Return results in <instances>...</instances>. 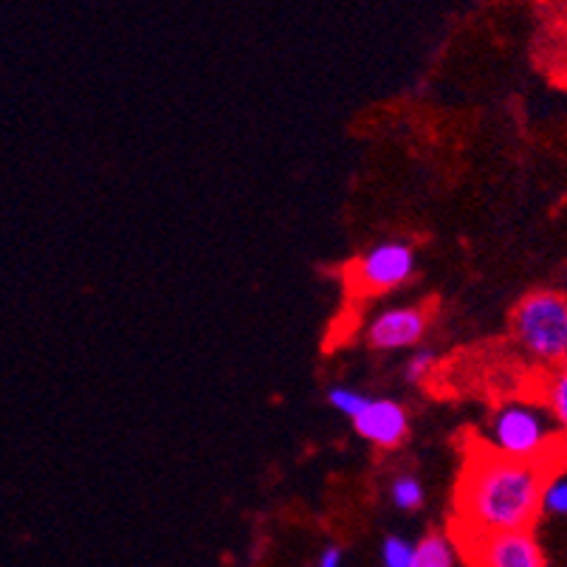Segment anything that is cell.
I'll list each match as a JSON object with an SVG mask.
<instances>
[{
	"instance_id": "14",
	"label": "cell",
	"mask_w": 567,
	"mask_h": 567,
	"mask_svg": "<svg viewBox=\"0 0 567 567\" xmlns=\"http://www.w3.org/2000/svg\"><path fill=\"white\" fill-rule=\"evenodd\" d=\"M432 368H435V353H432V350H421V353H415L410 362H406L404 379L410 381V384H417V381H424L426 375H430Z\"/></svg>"
},
{
	"instance_id": "9",
	"label": "cell",
	"mask_w": 567,
	"mask_h": 567,
	"mask_svg": "<svg viewBox=\"0 0 567 567\" xmlns=\"http://www.w3.org/2000/svg\"><path fill=\"white\" fill-rule=\"evenodd\" d=\"M457 548L450 536L430 534L415 545L412 567H455Z\"/></svg>"
},
{
	"instance_id": "15",
	"label": "cell",
	"mask_w": 567,
	"mask_h": 567,
	"mask_svg": "<svg viewBox=\"0 0 567 567\" xmlns=\"http://www.w3.org/2000/svg\"><path fill=\"white\" fill-rule=\"evenodd\" d=\"M317 567H342V550L339 548H324L322 556H319Z\"/></svg>"
},
{
	"instance_id": "11",
	"label": "cell",
	"mask_w": 567,
	"mask_h": 567,
	"mask_svg": "<svg viewBox=\"0 0 567 567\" xmlns=\"http://www.w3.org/2000/svg\"><path fill=\"white\" fill-rule=\"evenodd\" d=\"M328 401H331L333 410L342 412L344 417H350V421H353V417L364 410V404L370 401V395L359 393V390H353V386H333L331 393H328Z\"/></svg>"
},
{
	"instance_id": "6",
	"label": "cell",
	"mask_w": 567,
	"mask_h": 567,
	"mask_svg": "<svg viewBox=\"0 0 567 567\" xmlns=\"http://www.w3.org/2000/svg\"><path fill=\"white\" fill-rule=\"evenodd\" d=\"M426 333V313L415 306H399L381 311L368 324V342L375 350H404L421 342Z\"/></svg>"
},
{
	"instance_id": "3",
	"label": "cell",
	"mask_w": 567,
	"mask_h": 567,
	"mask_svg": "<svg viewBox=\"0 0 567 567\" xmlns=\"http://www.w3.org/2000/svg\"><path fill=\"white\" fill-rule=\"evenodd\" d=\"M512 331L519 348L539 368L567 364V297L559 291H534L512 313Z\"/></svg>"
},
{
	"instance_id": "10",
	"label": "cell",
	"mask_w": 567,
	"mask_h": 567,
	"mask_svg": "<svg viewBox=\"0 0 567 567\" xmlns=\"http://www.w3.org/2000/svg\"><path fill=\"white\" fill-rule=\"evenodd\" d=\"M390 497H393V505L401 508V512H415V508L424 505V486L412 474H401V477L393 481Z\"/></svg>"
},
{
	"instance_id": "8",
	"label": "cell",
	"mask_w": 567,
	"mask_h": 567,
	"mask_svg": "<svg viewBox=\"0 0 567 567\" xmlns=\"http://www.w3.org/2000/svg\"><path fill=\"white\" fill-rule=\"evenodd\" d=\"M539 401L550 412L567 443V364L545 373L543 386H539Z\"/></svg>"
},
{
	"instance_id": "5",
	"label": "cell",
	"mask_w": 567,
	"mask_h": 567,
	"mask_svg": "<svg viewBox=\"0 0 567 567\" xmlns=\"http://www.w3.org/2000/svg\"><path fill=\"white\" fill-rule=\"evenodd\" d=\"M350 275H353V286L359 291H393L415 275V251L404 240H386L359 257L350 268Z\"/></svg>"
},
{
	"instance_id": "13",
	"label": "cell",
	"mask_w": 567,
	"mask_h": 567,
	"mask_svg": "<svg viewBox=\"0 0 567 567\" xmlns=\"http://www.w3.org/2000/svg\"><path fill=\"white\" fill-rule=\"evenodd\" d=\"M543 512L567 517V477H550L543 494Z\"/></svg>"
},
{
	"instance_id": "2",
	"label": "cell",
	"mask_w": 567,
	"mask_h": 567,
	"mask_svg": "<svg viewBox=\"0 0 567 567\" xmlns=\"http://www.w3.org/2000/svg\"><path fill=\"white\" fill-rule=\"evenodd\" d=\"M486 437L492 455L519 463H543V466L554 463V446L556 450L567 446L543 401H508V404H503L494 412Z\"/></svg>"
},
{
	"instance_id": "1",
	"label": "cell",
	"mask_w": 567,
	"mask_h": 567,
	"mask_svg": "<svg viewBox=\"0 0 567 567\" xmlns=\"http://www.w3.org/2000/svg\"><path fill=\"white\" fill-rule=\"evenodd\" d=\"M550 466L474 452L455 494V534L530 530L543 512Z\"/></svg>"
},
{
	"instance_id": "4",
	"label": "cell",
	"mask_w": 567,
	"mask_h": 567,
	"mask_svg": "<svg viewBox=\"0 0 567 567\" xmlns=\"http://www.w3.org/2000/svg\"><path fill=\"white\" fill-rule=\"evenodd\" d=\"M455 548L468 567H548L543 545L530 530L455 534Z\"/></svg>"
},
{
	"instance_id": "12",
	"label": "cell",
	"mask_w": 567,
	"mask_h": 567,
	"mask_svg": "<svg viewBox=\"0 0 567 567\" xmlns=\"http://www.w3.org/2000/svg\"><path fill=\"white\" fill-rule=\"evenodd\" d=\"M412 556H415V545L406 543L404 536H386L381 545L384 567H412Z\"/></svg>"
},
{
	"instance_id": "7",
	"label": "cell",
	"mask_w": 567,
	"mask_h": 567,
	"mask_svg": "<svg viewBox=\"0 0 567 567\" xmlns=\"http://www.w3.org/2000/svg\"><path fill=\"white\" fill-rule=\"evenodd\" d=\"M353 426L364 441L375 443L381 450H393L404 443L406 432H410V417L399 401L370 399L364 410L353 417Z\"/></svg>"
}]
</instances>
